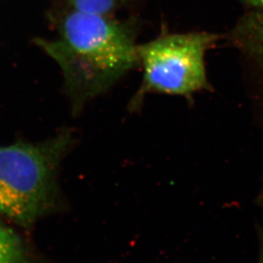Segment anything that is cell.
<instances>
[{
	"label": "cell",
	"instance_id": "4",
	"mask_svg": "<svg viewBox=\"0 0 263 263\" xmlns=\"http://www.w3.org/2000/svg\"><path fill=\"white\" fill-rule=\"evenodd\" d=\"M231 38L240 54L249 94L263 127V9L241 18Z\"/></svg>",
	"mask_w": 263,
	"mask_h": 263
},
{
	"label": "cell",
	"instance_id": "1",
	"mask_svg": "<svg viewBox=\"0 0 263 263\" xmlns=\"http://www.w3.org/2000/svg\"><path fill=\"white\" fill-rule=\"evenodd\" d=\"M35 44L61 68L74 113L139 64L134 26L108 15L72 10L59 23V38Z\"/></svg>",
	"mask_w": 263,
	"mask_h": 263
},
{
	"label": "cell",
	"instance_id": "7",
	"mask_svg": "<svg viewBox=\"0 0 263 263\" xmlns=\"http://www.w3.org/2000/svg\"><path fill=\"white\" fill-rule=\"evenodd\" d=\"M242 1L257 9H263V0H242Z\"/></svg>",
	"mask_w": 263,
	"mask_h": 263
},
{
	"label": "cell",
	"instance_id": "2",
	"mask_svg": "<svg viewBox=\"0 0 263 263\" xmlns=\"http://www.w3.org/2000/svg\"><path fill=\"white\" fill-rule=\"evenodd\" d=\"M73 142L63 130L45 141L0 146V217L29 228L53 210L57 175Z\"/></svg>",
	"mask_w": 263,
	"mask_h": 263
},
{
	"label": "cell",
	"instance_id": "8",
	"mask_svg": "<svg viewBox=\"0 0 263 263\" xmlns=\"http://www.w3.org/2000/svg\"><path fill=\"white\" fill-rule=\"evenodd\" d=\"M261 263H263V255H262V257H261Z\"/></svg>",
	"mask_w": 263,
	"mask_h": 263
},
{
	"label": "cell",
	"instance_id": "5",
	"mask_svg": "<svg viewBox=\"0 0 263 263\" xmlns=\"http://www.w3.org/2000/svg\"><path fill=\"white\" fill-rule=\"evenodd\" d=\"M0 263H37L22 238L0 217Z\"/></svg>",
	"mask_w": 263,
	"mask_h": 263
},
{
	"label": "cell",
	"instance_id": "6",
	"mask_svg": "<svg viewBox=\"0 0 263 263\" xmlns=\"http://www.w3.org/2000/svg\"><path fill=\"white\" fill-rule=\"evenodd\" d=\"M72 10L94 15H109L126 0H68Z\"/></svg>",
	"mask_w": 263,
	"mask_h": 263
},
{
	"label": "cell",
	"instance_id": "3",
	"mask_svg": "<svg viewBox=\"0 0 263 263\" xmlns=\"http://www.w3.org/2000/svg\"><path fill=\"white\" fill-rule=\"evenodd\" d=\"M219 38L208 32L167 33L138 45L144 74L133 105L147 93L191 96L209 88L205 54Z\"/></svg>",
	"mask_w": 263,
	"mask_h": 263
}]
</instances>
